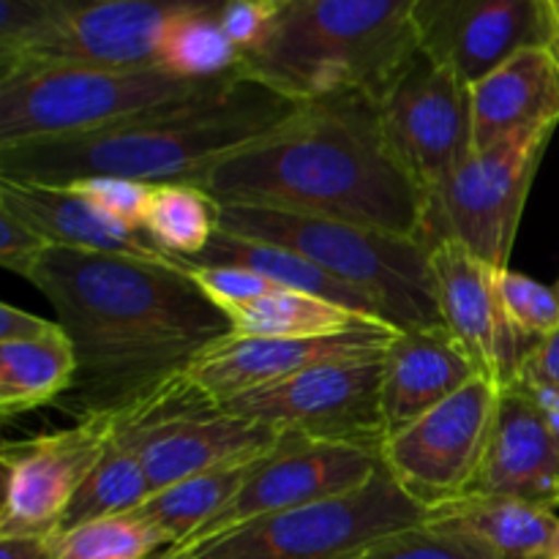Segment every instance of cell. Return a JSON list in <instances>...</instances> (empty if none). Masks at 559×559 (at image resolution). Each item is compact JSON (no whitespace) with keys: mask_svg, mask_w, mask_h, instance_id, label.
<instances>
[{"mask_svg":"<svg viewBox=\"0 0 559 559\" xmlns=\"http://www.w3.org/2000/svg\"><path fill=\"white\" fill-rule=\"evenodd\" d=\"M49 249V240L41 238L31 224L14 216L9 207H0V265L5 271L31 278Z\"/></svg>","mask_w":559,"mask_h":559,"instance_id":"36","label":"cell"},{"mask_svg":"<svg viewBox=\"0 0 559 559\" xmlns=\"http://www.w3.org/2000/svg\"><path fill=\"white\" fill-rule=\"evenodd\" d=\"M475 366L445 325L407 328L393 333L382 358V420L388 437L424 418L429 409L462 391Z\"/></svg>","mask_w":559,"mask_h":559,"instance_id":"21","label":"cell"},{"mask_svg":"<svg viewBox=\"0 0 559 559\" xmlns=\"http://www.w3.org/2000/svg\"><path fill=\"white\" fill-rule=\"evenodd\" d=\"M189 267L58 246L41 257L27 282L74 344L76 380L60 404L76 420H118L233 333Z\"/></svg>","mask_w":559,"mask_h":559,"instance_id":"1","label":"cell"},{"mask_svg":"<svg viewBox=\"0 0 559 559\" xmlns=\"http://www.w3.org/2000/svg\"><path fill=\"white\" fill-rule=\"evenodd\" d=\"M233 333L240 336L267 338H322L342 333L366 331V328H391L385 322L369 320L344 306L322 300L317 295L295 293V289H273L265 298L229 311ZM393 331V328H391Z\"/></svg>","mask_w":559,"mask_h":559,"instance_id":"27","label":"cell"},{"mask_svg":"<svg viewBox=\"0 0 559 559\" xmlns=\"http://www.w3.org/2000/svg\"><path fill=\"white\" fill-rule=\"evenodd\" d=\"M497 295L502 300L508 322L527 344L540 342L559 328V289L546 287L524 273L497 271Z\"/></svg>","mask_w":559,"mask_h":559,"instance_id":"33","label":"cell"},{"mask_svg":"<svg viewBox=\"0 0 559 559\" xmlns=\"http://www.w3.org/2000/svg\"><path fill=\"white\" fill-rule=\"evenodd\" d=\"M189 276L200 284L202 293L224 311L243 309V306L254 304V300L265 298L273 289H278L276 282L260 276L254 271H246V267H227V265H197L191 262Z\"/></svg>","mask_w":559,"mask_h":559,"instance_id":"34","label":"cell"},{"mask_svg":"<svg viewBox=\"0 0 559 559\" xmlns=\"http://www.w3.org/2000/svg\"><path fill=\"white\" fill-rule=\"evenodd\" d=\"M429 522L459 530L500 559H555L557 511L500 495H462L431 508Z\"/></svg>","mask_w":559,"mask_h":559,"instance_id":"23","label":"cell"},{"mask_svg":"<svg viewBox=\"0 0 559 559\" xmlns=\"http://www.w3.org/2000/svg\"><path fill=\"white\" fill-rule=\"evenodd\" d=\"M0 559H58V540L55 535H0Z\"/></svg>","mask_w":559,"mask_h":559,"instance_id":"40","label":"cell"},{"mask_svg":"<svg viewBox=\"0 0 559 559\" xmlns=\"http://www.w3.org/2000/svg\"><path fill=\"white\" fill-rule=\"evenodd\" d=\"M500 391L473 377L462 391L409 424L382 445V462L426 511L467 495L495 431Z\"/></svg>","mask_w":559,"mask_h":559,"instance_id":"13","label":"cell"},{"mask_svg":"<svg viewBox=\"0 0 559 559\" xmlns=\"http://www.w3.org/2000/svg\"><path fill=\"white\" fill-rule=\"evenodd\" d=\"M218 233L282 246L369 295L393 331L442 325L431 246L364 224L254 205H218Z\"/></svg>","mask_w":559,"mask_h":559,"instance_id":"5","label":"cell"},{"mask_svg":"<svg viewBox=\"0 0 559 559\" xmlns=\"http://www.w3.org/2000/svg\"><path fill=\"white\" fill-rule=\"evenodd\" d=\"M467 495H500L557 511L559 437L527 382L500 391L495 431Z\"/></svg>","mask_w":559,"mask_h":559,"instance_id":"19","label":"cell"},{"mask_svg":"<svg viewBox=\"0 0 559 559\" xmlns=\"http://www.w3.org/2000/svg\"><path fill=\"white\" fill-rule=\"evenodd\" d=\"M112 435V420H76L71 429L5 442L0 451V535L60 533L66 511Z\"/></svg>","mask_w":559,"mask_h":559,"instance_id":"15","label":"cell"},{"mask_svg":"<svg viewBox=\"0 0 559 559\" xmlns=\"http://www.w3.org/2000/svg\"><path fill=\"white\" fill-rule=\"evenodd\" d=\"M0 207L31 224L49 246L58 249L93 251V254L129 257V260L156 262V265L189 267L191 260L164 251L145 229L115 222L93 202L66 186L25 183V180L0 178Z\"/></svg>","mask_w":559,"mask_h":559,"instance_id":"20","label":"cell"},{"mask_svg":"<svg viewBox=\"0 0 559 559\" xmlns=\"http://www.w3.org/2000/svg\"><path fill=\"white\" fill-rule=\"evenodd\" d=\"M385 467L382 453L355 445H333L287 435L282 445L262 462L249 484L229 500L211 522L197 527L180 544L167 546L169 555L200 549L243 524L293 508L314 506L333 497L358 491Z\"/></svg>","mask_w":559,"mask_h":559,"instance_id":"14","label":"cell"},{"mask_svg":"<svg viewBox=\"0 0 559 559\" xmlns=\"http://www.w3.org/2000/svg\"><path fill=\"white\" fill-rule=\"evenodd\" d=\"M298 107L300 102L238 69L194 96L104 129L0 147V178L44 186L87 178L200 186L213 164L271 134Z\"/></svg>","mask_w":559,"mask_h":559,"instance_id":"3","label":"cell"},{"mask_svg":"<svg viewBox=\"0 0 559 559\" xmlns=\"http://www.w3.org/2000/svg\"><path fill=\"white\" fill-rule=\"evenodd\" d=\"M546 11H549L551 27H555V38H559V0H546Z\"/></svg>","mask_w":559,"mask_h":559,"instance_id":"41","label":"cell"},{"mask_svg":"<svg viewBox=\"0 0 559 559\" xmlns=\"http://www.w3.org/2000/svg\"><path fill=\"white\" fill-rule=\"evenodd\" d=\"M66 189L82 194L87 202H93L98 211L112 216L115 222H123L129 224V227L142 229L153 186L129 178H87L76 180V183L66 186Z\"/></svg>","mask_w":559,"mask_h":559,"instance_id":"35","label":"cell"},{"mask_svg":"<svg viewBox=\"0 0 559 559\" xmlns=\"http://www.w3.org/2000/svg\"><path fill=\"white\" fill-rule=\"evenodd\" d=\"M522 382L559 396V328L540 342H535L530 353L524 355Z\"/></svg>","mask_w":559,"mask_h":559,"instance_id":"38","label":"cell"},{"mask_svg":"<svg viewBox=\"0 0 559 559\" xmlns=\"http://www.w3.org/2000/svg\"><path fill=\"white\" fill-rule=\"evenodd\" d=\"M555 129H522L469 153L431 194V243L456 238L495 271L511 267L524 205Z\"/></svg>","mask_w":559,"mask_h":559,"instance_id":"9","label":"cell"},{"mask_svg":"<svg viewBox=\"0 0 559 559\" xmlns=\"http://www.w3.org/2000/svg\"><path fill=\"white\" fill-rule=\"evenodd\" d=\"M58 559H151L167 549V538L136 513L98 519L55 535Z\"/></svg>","mask_w":559,"mask_h":559,"instance_id":"31","label":"cell"},{"mask_svg":"<svg viewBox=\"0 0 559 559\" xmlns=\"http://www.w3.org/2000/svg\"><path fill=\"white\" fill-rule=\"evenodd\" d=\"M557 289H559V284H557Z\"/></svg>","mask_w":559,"mask_h":559,"instance_id":"44","label":"cell"},{"mask_svg":"<svg viewBox=\"0 0 559 559\" xmlns=\"http://www.w3.org/2000/svg\"><path fill=\"white\" fill-rule=\"evenodd\" d=\"M418 0H295L276 11L262 44L243 55L251 80L295 98L377 87L420 47Z\"/></svg>","mask_w":559,"mask_h":559,"instance_id":"4","label":"cell"},{"mask_svg":"<svg viewBox=\"0 0 559 559\" xmlns=\"http://www.w3.org/2000/svg\"><path fill=\"white\" fill-rule=\"evenodd\" d=\"M391 328H366L322 338H267L227 333L202 349L186 377L216 404L249 391L276 385L333 360L382 358L393 338Z\"/></svg>","mask_w":559,"mask_h":559,"instance_id":"18","label":"cell"},{"mask_svg":"<svg viewBox=\"0 0 559 559\" xmlns=\"http://www.w3.org/2000/svg\"><path fill=\"white\" fill-rule=\"evenodd\" d=\"M142 229L169 254L197 260L218 229V205L191 183L153 186Z\"/></svg>","mask_w":559,"mask_h":559,"instance_id":"29","label":"cell"},{"mask_svg":"<svg viewBox=\"0 0 559 559\" xmlns=\"http://www.w3.org/2000/svg\"><path fill=\"white\" fill-rule=\"evenodd\" d=\"M276 451V448H273ZM273 451L262 453V456L243 459V462L224 464V467L207 469V473L191 475V478L178 480V484L167 486V489L156 491L147 497L136 516L151 522L158 533L167 538L169 546L180 544L189 538L197 527L211 522L222 508L229 506L235 495L249 484L251 475L262 467Z\"/></svg>","mask_w":559,"mask_h":559,"instance_id":"26","label":"cell"},{"mask_svg":"<svg viewBox=\"0 0 559 559\" xmlns=\"http://www.w3.org/2000/svg\"><path fill=\"white\" fill-rule=\"evenodd\" d=\"M191 262H197V265L246 267V271H254L260 273V276L271 278V282H276L278 287L284 289L317 295V298L344 306V309L355 311V314L360 317L385 322L369 295L349 287V284L338 282L336 276L325 273L320 265H314V262L306 260V257L295 254V251L282 249V246L260 243V240L238 238V235H227L216 229V235H213V240L207 243V249Z\"/></svg>","mask_w":559,"mask_h":559,"instance_id":"24","label":"cell"},{"mask_svg":"<svg viewBox=\"0 0 559 559\" xmlns=\"http://www.w3.org/2000/svg\"><path fill=\"white\" fill-rule=\"evenodd\" d=\"M112 429L136 451L153 495L191 475L262 456L287 437L271 426L227 413L186 374L112 420Z\"/></svg>","mask_w":559,"mask_h":559,"instance_id":"8","label":"cell"},{"mask_svg":"<svg viewBox=\"0 0 559 559\" xmlns=\"http://www.w3.org/2000/svg\"><path fill=\"white\" fill-rule=\"evenodd\" d=\"M413 16L420 49L467 85L511 55L555 41L546 0H418Z\"/></svg>","mask_w":559,"mask_h":559,"instance_id":"16","label":"cell"},{"mask_svg":"<svg viewBox=\"0 0 559 559\" xmlns=\"http://www.w3.org/2000/svg\"><path fill=\"white\" fill-rule=\"evenodd\" d=\"M151 495V480H147L140 456L112 429L102 459L91 469L85 484L76 491L74 502L66 511L60 533H69V530L80 527V524L98 522V519L134 513Z\"/></svg>","mask_w":559,"mask_h":559,"instance_id":"28","label":"cell"},{"mask_svg":"<svg viewBox=\"0 0 559 559\" xmlns=\"http://www.w3.org/2000/svg\"><path fill=\"white\" fill-rule=\"evenodd\" d=\"M549 47H551V52H555V55H557V60H559V38H555V41H551Z\"/></svg>","mask_w":559,"mask_h":559,"instance_id":"42","label":"cell"},{"mask_svg":"<svg viewBox=\"0 0 559 559\" xmlns=\"http://www.w3.org/2000/svg\"><path fill=\"white\" fill-rule=\"evenodd\" d=\"M431 271L442 325L464 349L475 374L497 388L522 380L524 355L533 344L524 342L508 322L497 295L495 267L464 249L456 238H440L431 243Z\"/></svg>","mask_w":559,"mask_h":559,"instance_id":"17","label":"cell"},{"mask_svg":"<svg viewBox=\"0 0 559 559\" xmlns=\"http://www.w3.org/2000/svg\"><path fill=\"white\" fill-rule=\"evenodd\" d=\"M222 5L224 0H63L33 36L0 52V66L162 69L169 25L189 11H222Z\"/></svg>","mask_w":559,"mask_h":559,"instance_id":"11","label":"cell"},{"mask_svg":"<svg viewBox=\"0 0 559 559\" xmlns=\"http://www.w3.org/2000/svg\"><path fill=\"white\" fill-rule=\"evenodd\" d=\"M76 353L69 333L0 344V415L5 420L60 402L74 388Z\"/></svg>","mask_w":559,"mask_h":559,"instance_id":"25","label":"cell"},{"mask_svg":"<svg viewBox=\"0 0 559 559\" xmlns=\"http://www.w3.org/2000/svg\"><path fill=\"white\" fill-rule=\"evenodd\" d=\"M473 147L495 145L522 129L559 123V60L551 47L511 55L469 85Z\"/></svg>","mask_w":559,"mask_h":559,"instance_id":"22","label":"cell"},{"mask_svg":"<svg viewBox=\"0 0 559 559\" xmlns=\"http://www.w3.org/2000/svg\"><path fill=\"white\" fill-rule=\"evenodd\" d=\"M371 98L388 142L431 194L475 151L469 85L426 49H415Z\"/></svg>","mask_w":559,"mask_h":559,"instance_id":"12","label":"cell"},{"mask_svg":"<svg viewBox=\"0 0 559 559\" xmlns=\"http://www.w3.org/2000/svg\"><path fill=\"white\" fill-rule=\"evenodd\" d=\"M347 559H500L484 544L459 530L442 527L426 519L424 524L399 530L374 540Z\"/></svg>","mask_w":559,"mask_h":559,"instance_id":"32","label":"cell"},{"mask_svg":"<svg viewBox=\"0 0 559 559\" xmlns=\"http://www.w3.org/2000/svg\"><path fill=\"white\" fill-rule=\"evenodd\" d=\"M243 52L229 41L218 11H189L169 25L162 47V69L186 80H218L240 69Z\"/></svg>","mask_w":559,"mask_h":559,"instance_id":"30","label":"cell"},{"mask_svg":"<svg viewBox=\"0 0 559 559\" xmlns=\"http://www.w3.org/2000/svg\"><path fill=\"white\" fill-rule=\"evenodd\" d=\"M555 557H559V535H557V555Z\"/></svg>","mask_w":559,"mask_h":559,"instance_id":"43","label":"cell"},{"mask_svg":"<svg viewBox=\"0 0 559 559\" xmlns=\"http://www.w3.org/2000/svg\"><path fill=\"white\" fill-rule=\"evenodd\" d=\"M385 358V355H382ZM382 358L333 360L224 402L227 413L282 435L382 453Z\"/></svg>","mask_w":559,"mask_h":559,"instance_id":"10","label":"cell"},{"mask_svg":"<svg viewBox=\"0 0 559 559\" xmlns=\"http://www.w3.org/2000/svg\"><path fill=\"white\" fill-rule=\"evenodd\" d=\"M218 80H186L167 69L5 63L0 66V147L104 129L194 96Z\"/></svg>","mask_w":559,"mask_h":559,"instance_id":"6","label":"cell"},{"mask_svg":"<svg viewBox=\"0 0 559 559\" xmlns=\"http://www.w3.org/2000/svg\"><path fill=\"white\" fill-rule=\"evenodd\" d=\"M555 559H559V557H555Z\"/></svg>","mask_w":559,"mask_h":559,"instance_id":"45","label":"cell"},{"mask_svg":"<svg viewBox=\"0 0 559 559\" xmlns=\"http://www.w3.org/2000/svg\"><path fill=\"white\" fill-rule=\"evenodd\" d=\"M426 519L429 511L382 467L358 491L257 519L200 549L158 551L151 559H347Z\"/></svg>","mask_w":559,"mask_h":559,"instance_id":"7","label":"cell"},{"mask_svg":"<svg viewBox=\"0 0 559 559\" xmlns=\"http://www.w3.org/2000/svg\"><path fill=\"white\" fill-rule=\"evenodd\" d=\"M58 331V320H44V317L31 314L25 309H16L11 304L0 306V344L36 342V338H47Z\"/></svg>","mask_w":559,"mask_h":559,"instance_id":"39","label":"cell"},{"mask_svg":"<svg viewBox=\"0 0 559 559\" xmlns=\"http://www.w3.org/2000/svg\"><path fill=\"white\" fill-rule=\"evenodd\" d=\"M218 22H222L224 33L229 41L240 49V52H251L262 44L267 36L273 22V11L257 0H224L222 11H218Z\"/></svg>","mask_w":559,"mask_h":559,"instance_id":"37","label":"cell"},{"mask_svg":"<svg viewBox=\"0 0 559 559\" xmlns=\"http://www.w3.org/2000/svg\"><path fill=\"white\" fill-rule=\"evenodd\" d=\"M197 189L216 205L336 218L431 246V191L393 151L366 91L300 102L271 134L213 164Z\"/></svg>","mask_w":559,"mask_h":559,"instance_id":"2","label":"cell"}]
</instances>
